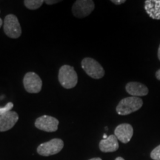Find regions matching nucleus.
<instances>
[{"instance_id": "1", "label": "nucleus", "mask_w": 160, "mask_h": 160, "mask_svg": "<svg viewBox=\"0 0 160 160\" xmlns=\"http://www.w3.org/2000/svg\"><path fill=\"white\" fill-rule=\"evenodd\" d=\"M143 102L141 98L130 97L124 98L117 106V112L119 115L126 116L137 111L142 107Z\"/></svg>"}, {"instance_id": "2", "label": "nucleus", "mask_w": 160, "mask_h": 160, "mask_svg": "<svg viewBox=\"0 0 160 160\" xmlns=\"http://www.w3.org/2000/svg\"><path fill=\"white\" fill-rule=\"evenodd\" d=\"M59 81L64 88L71 89L77 85L78 76L72 66L65 65L60 68L59 71Z\"/></svg>"}, {"instance_id": "3", "label": "nucleus", "mask_w": 160, "mask_h": 160, "mask_svg": "<svg viewBox=\"0 0 160 160\" xmlns=\"http://www.w3.org/2000/svg\"><path fill=\"white\" fill-rule=\"evenodd\" d=\"M82 68L89 77L95 79H99L105 76V70L97 60L90 57H86L82 61Z\"/></svg>"}, {"instance_id": "4", "label": "nucleus", "mask_w": 160, "mask_h": 160, "mask_svg": "<svg viewBox=\"0 0 160 160\" xmlns=\"http://www.w3.org/2000/svg\"><path fill=\"white\" fill-rule=\"evenodd\" d=\"M4 32L11 39H17L22 34V28L18 18L13 14L7 15L4 20Z\"/></svg>"}, {"instance_id": "5", "label": "nucleus", "mask_w": 160, "mask_h": 160, "mask_svg": "<svg viewBox=\"0 0 160 160\" xmlns=\"http://www.w3.org/2000/svg\"><path fill=\"white\" fill-rule=\"evenodd\" d=\"M63 147L64 142L62 140L53 139L38 146L37 153L43 157H49L59 153L63 149Z\"/></svg>"}, {"instance_id": "6", "label": "nucleus", "mask_w": 160, "mask_h": 160, "mask_svg": "<svg viewBox=\"0 0 160 160\" xmlns=\"http://www.w3.org/2000/svg\"><path fill=\"white\" fill-rule=\"evenodd\" d=\"M94 8V2L92 0H77L72 7V12L74 17L84 18L91 14Z\"/></svg>"}, {"instance_id": "7", "label": "nucleus", "mask_w": 160, "mask_h": 160, "mask_svg": "<svg viewBox=\"0 0 160 160\" xmlns=\"http://www.w3.org/2000/svg\"><path fill=\"white\" fill-rule=\"evenodd\" d=\"M23 85L27 92L30 93H37L41 91L42 81L37 73L28 72L24 77Z\"/></svg>"}, {"instance_id": "8", "label": "nucleus", "mask_w": 160, "mask_h": 160, "mask_svg": "<svg viewBox=\"0 0 160 160\" xmlns=\"http://www.w3.org/2000/svg\"><path fill=\"white\" fill-rule=\"evenodd\" d=\"M59 120L51 116L44 115L37 118L35 126L38 129L45 132H55L58 130Z\"/></svg>"}, {"instance_id": "9", "label": "nucleus", "mask_w": 160, "mask_h": 160, "mask_svg": "<svg viewBox=\"0 0 160 160\" xmlns=\"http://www.w3.org/2000/svg\"><path fill=\"white\" fill-rule=\"evenodd\" d=\"M133 134V127L128 123L120 124L116 128L114 131V135L117 139L122 143H128L131 141Z\"/></svg>"}, {"instance_id": "10", "label": "nucleus", "mask_w": 160, "mask_h": 160, "mask_svg": "<svg viewBox=\"0 0 160 160\" xmlns=\"http://www.w3.org/2000/svg\"><path fill=\"white\" fill-rule=\"evenodd\" d=\"M19 115L17 112L10 111L0 117V132H5L11 130L17 122Z\"/></svg>"}, {"instance_id": "11", "label": "nucleus", "mask_w": 160, "mask_h": 160, "mask_svg": "<svg viewBox=\"0 0 160 160\" xmlns=\"http://www.w3.org/2000/svg\"><path fill=\"white\" fill-rule=\"evenodd\" d=\"M126 91L131 95V97H140L148 94V88L143 84L137 82H131L125 86Z\"/></svg>"}, {"instance_id": "12", "label": "nucleus", "mask_w": 160, "mask_h": 160, "mask_svg": "<svg viewBox=\"0 0 160 160\" xmlns=\"http://www.w3.org/2000/svg\"><path fill=\"white\" fill-rule=\"evenodd\" d=\"M119 147L118 139L114 134L109 136L105 139H102L99 142L100 151L104 153L117 151L119 149Z\"/></svg>"}, {"instance_id": "13", "label": "nucleus", "mask_w": 160, "mask_h": 160, "mask_svg": "<svg viewBox=\"0 0 160 160\" xmlns=\"http://www.w3.org/2000/svg\"><path fill=\"white\" fill-rule=\"evenodd\" d=\"M145 10L147 14L153 19H160V0H146Z\"/></svg>"}, {"instance_id": "14", "label": "nucleus", "mask_w": 160, "mask_h": 160, "mask_svg": "<svg viewBox=\"0 0 160 160\" xmlns=\"http://www.w3.org/2000/svg\"><path fill=\"white\" fill-rule=\"evenodd\" d=\"M45 2L43 0H25L24 1L25 7L30 10H37Z\"/></svg>"}, {"instance_id": "15", "label": "nucleus", "mask_w": 160, "mask_h": 160, "mask_svg": "<svg viewBox=\"0 0 160 160\" xmlns=\"http://www.w3.org/2000/svg\"><path fill=\"white\" fill-rule=\"evenodd\" d=\"M13 108V102H8L6 104V105L4 106V107H0V117L4 114H5V113H8L10 111H11V110Z\"/></svg>"}, {"instance_id": "16", "label": "nucleus", "mask_w": 160, "mask_h": 160, "mask_svg": "<svg viewBox=\"0 0 160 160\" xmlns=\"http://www.w3.org/2000/svg\"><path fill=\"white\" fill-rule=\"evenodd\" d=\"M151 158L153 160H160V145L151 151Z\"/></svg>"}, {"instance_id": "17", "label": "nucleus", "mask_w": 160, "mask_h": 160, "mask_svg": "<svg viewBox=\"0 0 160 160\" xmlns=\"http://www.w3.org/2000/svg\"><path fill=\"white\" fill-rule=\"evenodd\" d=\"M125 0H111V2L114 3L115 5H121V4H123L125 2Z\"/></svg>"}, {"instance_id": "18", "label": "nucleus", "mask_w": 160, "mask_h": 160, "mask_svg": "<svg viewBox=\"0 0 160 160\" xmlns=\"http://www.w3.org/2000/svg\"><path fill=\"white\" fill-rule=\"evenodd\" d=\"M45 3L47 4V5H53V4H56V3H58L60 1H58V0H46Z\"/></svg>"}, {"instance_id": "19", "label": "nucleus", "mask_w": 160, "mask_h": 160, "mask_svg": "<svg viewBox=\"0 0 160 160\" xmlns=\"http://www.w3.org/2000/svg\"><path fill=\"white\" fill-rule=\"evenodd\" d=\"M156 77H157V79L158 80L160 81V69H159L157 72H156Z\"/></svg>"}, {"instance_id": "20", "label": "nucleus", "mask_w": 160, "mask_h": 160, "mask_svg": "<svg viewBox=\"0 0 160 160\" xmlns=\"http://www.w3.org/2000/svg\"><path fill=\"white\" fill-rule=\"evenodd\" d=\"M158 59L160 61V45H159V49H158Z\"/></svg>"}, {"instance_id": "21", "label": "nucleus", "mask_w": 160, "mask_h": 160, "mask_svg": "<svg viewBox=\"0 0 160 160\" xmlns=\"http://www.w3.org/2000/svg\"><path fill=\"white\" fill-rule=\"evenodd\" d=\"M89 160H102V159L101 158H98V157H97V158H92V159H89Z\"/></svg>"}, {"instance_id": "22", "label": "nucleus", "mask_w": 160, "mask_h": 160, "mask_svg": "<svg viewBox=\"0 0 160 160\" xmlns=\"http://www.w3.org/2000/svg\"><path fill=\"white\" fill-rule=\"evenodd\" d=\"M2 25H3V21H2V19L1 18H0V28H1L2 26Z\"/></svg>"}, {"instance_id": "23", "label": "nucleus", "mask_w": 160, "mask_h": 160, "mask_svg": "<svg viewBox=\"0 0 160 160\" xmlns=\"http://www.w3.org/2000/svg\"><path fill=\"white\" fill-rule=\"evenodd\" d=\"M115 160H125V159H123V158L122 157H117V158H116V159Z\"/></svg>"}, {"instance_id": "24", "label": "nucleus", "mask_w": 160, "mask_h": 160, "mask_svg": "<svg viewBox=\"0 0 160 160\" xmlns=\"http://www.w3.org/2000/svg\"><path fill=\"white\" fill-rule=\"evenodd\" d=\"M108 137V136L106 135V134H104V135H103V139H107Z\"/></svg>"}]
</instances>
